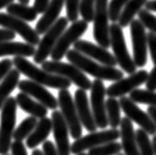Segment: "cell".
Here are the masks:
<instances>
[{"instance_id": "obj_1", "label": "cell", "mask_w": 156, "mask_h": 155, "mask_svg": "<svg viewBox=\"0 0 156 155\" xmlns=\"http://www.w3.org/2000/svg\"><path fill=\"white\" fill-rule=\"evenodd\" d=\"M13 65L16 67V69L20 72L21 74H23L30 80L38 83L44 86H49L52 89H69L72 82L68 79L61 77L59 75H55L49 72L45 71L43 69H39L36 67L34 64H32L27 59H25V57H14Z\"/></svg>"}, {"instance_id": "obj_2", "label": "cell", "mask_w": 156, "mask_h": 155, "mask_svg": "<svg viewBox=\"0 0 156 155\" xmlns=\"http://www.w3.org/2000/svg\"><path fill=\"white\" fill-rule=\"evenodd\" d=\"M66 57L68 61L77 66L83 73L93 76L98 80L116 82L123 79V72L115 69V67L105 66L102 64H98V62H94V60L82 54L81 52L77 51L76 49H71L68 51Z\"/></svg>"}, {"instance_id": "obj_3", "label": "cell", "mask_w": 156, "mask_h": 155, "mask_svg": "<svg viewBox=\"0 0 156 155\" xmlns=\"http://www.w3.org/2000/svg\"><path fill=\"white\" fill-rule=\"evenodd\" d=\"M121 28L122 27L119 23H112L110 25V46L117 65L127 74L131 75L136 72L137 66L135 65L134 60L131 58L127 50L123 31Z\"/></svg>"}, {"instance_id": "obj_4", "label": "cell", "mask_w": 156, "mask_h": 155, "mask_svg": "<svg viewBox=\"0 0 156 155\" xmlns=\"http://www.w3.org/2000/svg\"><path fill=\"white\" fill-rule=\"evenodd\" d=\"M16 97H9L1 108V124H0V155H6L11 148V138L13 137L16 124L17 111Z\"/></svg>"}, {"instance_id": "obj_5", "label": "cell", "mask_w": 156, "mask_h": 155, "mask_svg": "<svg viewBox=\"0 0 156 155\" xmlns=\"http://www.w3.org/2000/svg\"><path fill=\"white\" fill-rule=\"evenodd\" d=\"M41 67L49 73L68 79L82 90H89L92 88L93 82H90L85 73L74 64H67L60 61H45Z\"/></svg>"}, {"instance_id": "obj_6", "label": "cell", "mask_w": 156, "mask_h": 155, "mask_svg": "<svg viewBox=\"0 0 156 155\" xmlns=\"http://www.w3.org/2000/svg\"><path fill=\"white\" fill-rule=\"evenodd\" d=\"M69 19L67 17H60L58 21L44 34L40 43L38 44V48L35 55L33 57L34 62L36 64H43L47 60L49 56H51L52 51L54 50L57 42L60 39L61 35L65 32L67 28Z\"/></svg>"}, {"instance_id": "obj_7", "label": "cell", "mask_w": 156, "mask_h": 155, "mask_svg": "<svg viewBox=\"0 0 156 155\" xmlns=\"http://www.w3.org/2000/svg\"><path fill=\"white\" fill-rule=\"evenodd\" d=\"M58 101L61 112H62L64 118L68 124V127H69L71 136L75 140L81 138L83 134V124L80 120L75 100H73V97H72L68 89L60 90L58 93Z\"/></svg>"}, {"instance_id": "obj_8", "label": "cell", "mask_w": 156, "mask_h": 155, "mask_svg": "<svg viewBox=\"0 0 156 155\" xmlns=\"http://www.w3.org/2000/svg\"><path fill=\"white\" fill-rule=\"evenodd\" d=\"M108 0H96L94 16V38L100 46H110V25L108 24Z\"/></svg>"}, {"instance_id": "obj_9", "label": "cell", "mask_w": 156, "mask_h": 155, "mask_svg": "<svg viewBox=\"0 0 156 155\" xmlns=\"http://www.w3.org/2000/svg\"><path fill=\"white\" fill-rule=\"evenodd\" d=\"M87 26L89 24L85 20H77L76 22H73L71 27L68 28L61 35L54 50L52 51L51 58L53 61H60L66 56L72 45H74L85 34Z\"/></svg>"}, {"instance_id": "obj_10", "label": "cell", "mask_w": 156, "mask_h": 155, "mask_svg": "<svg viewBox=\"0 0 156 155\" xmlns=\"http://www.w3.org/2000/svg\"><path fill=\"white\" fill-rule=\"evenodd\" d=\"M120 137V130L116 128H112L108 130L94 131L90 132L86 136L76 139L73 145H71L72 154H79L83 152L85 150H90L98 145L105 144V143L115 141Z\"/></svg>"}, {"instance_id": "obj_11", "label": "cell", "mask_w": 156, "mask_h": 155, "mask_svg": "<svg viewBox=\"0 0 156 155\" xmlns=\"http://www.w3.org/2000/svg\"><path fill=\"white\" fill-rule=\"evenodd\" d=\"M130 35L132 40L133 60L138 68H142L147 63V33L145 27L139 19H133L130 25Z\"/></svg>"}, {"instance_id": "obj_12", "label": "cell", "mask_w": 156, "mask_h": 155, "mask_svg": "<svg viewBox=\"0 0 156 155\" xmlns=\"http://www.w3.org/2000/svg\"><path fill=\"white\" fill-rule=\"evenodd\" d=\"M106 96V89L101 80L96 79L90 88V104L97 125L101 129L108 125V114H106V104L105 97Z\"/></svg>"}, {"instance_id": "obj_13", "label": "cell", "mask_w": 156, "mask_h": 155, "mask_svg": "<svg viewBox=\"0 0 156 155\" xmlns=\"http://www.w3.org/2000/svg\"><path fill=\"white\" fill-rule=\"evenodd\" d=\"M119 104L125 115L131 122L137 123L148 134H156V125L150 118V115L147 112H144L140 107H138L136 105V103H134L130 97H121L119 100Z\"/></svg>"}, {"instance_id": "obj_14", "label": "cell", "mask_w": 156, "mask_h": 155, "mask_svg": "<svg viewBox=\"0 0 156 155\" xmlns=\"http://www.w3.org/2000/svg\"><path fill=\"white\" fill-rule=\"evenodd\" d=\"M0 26L2 28L9 29L11 31L17 33L25 40L26 43L31 45H38L40 43L39 34L35 29L27 24V22L19 19L13 15L0 12Z\"/></svg>"}, {"instance_id": "obj_15", "label": "cell", "mask_w": 156, "mask_h": 155, "mask_svg": "<svg viewBox=\"0 0 156 155\" xmlns=\"http://www.w3.org/2000/svg\"><path fill=\"white\" fill-rule=\"evenodd\" d=\"M148 73L145 70H140L129 75L127 78H123L112 84L106 89V96L108 97H121L125 94L130 93L132 90L137 89L144 83H146Z\"/></svg>"}, {"instance_id": "obj_16", "label": "cell", "mask_w": 156, "mask_h": 155, "mask_svg": "<svg viewBox=\"0 0 156 155\" xmlns=\"http://www.w3.org/2000/svg\"><path fill=\"white\" fill-rule=\"evenodd\" d=\"M53 134L56 141V148L59 155H71V145L69 141V127L62 112L55 111L52 112Z\"/></svg>"}, {"instance_id": "obj_17", "label": "cell", "mask_w": 156, "mask_h": 155, "mask_svg": "<svg viewBox=\"0 0 156 155\" xmlns=\"http://www.w3.org/2000/svg\"><path fill=\"white\" fill-rule=\"evenodd\" d=\"M18 89L21 92L29 94L30 97H33L49 109L55 111L59 107V101L53 96V93L49 92L46 88H44V86L32 80L20 81L18 84Z\"/></svg>"}, {"instance_id": "obj_18", "label": "cell", "mask_w": 156, "mask_h": 155, "mask_svg": "<svg viewBox=\"0 0 156 155\" xmlns=\"http://www.w3.org/2000/svg\"><path fill=\"white\" fill-rule=\"evenodd\" d=\"M74 49L87 56L89 58L96 60L102 65L109 67H115L117 65L115 56L100 45H94L86 40H78L74 44Z\"/></svg>"}, {"instance_id": "obj_19", "label": "cell", "mask_w": 156, "mask_h": 155, "mask_svg": "<svg viewBox=\"0 0 156 155\" xmlns=\"http://www.w3.org/2000/svg\"><path fill=\"white\" fill-rule=\"evenodd\" d=\"M75 104L77 107V111L79 114L80 120H81L83 127L89 132L97 131V122L94 120L92 108L90 107L89 97L85 90L79 89L75 93Z\"/></svg>"}, {"instance_id": "obj_20", "label": "cell", "mask_w": 156, "mask_h": 155, "mask_svg": "<svg viewBox=\"0 0 156 155\" xmlns=\"http://www.w3.org/2000/svg\"><path fill=\"white\" fill-rule=\"evenodd\" d=\"M65 1L66 0H51L50 4L43 13V16L39 19L36 24L35 30L39 35L45 34L58 21L61 11L65 5Z\"/></svg>"}, {"instance_id": "obj_21", "label": "cell", "mask_w": 156, "mask_h": 155, "mask_svg": "<svg viewBox=\"0 0 156 155\" xmlns=\"http://www.w3.org/2000/svg\"><path fill=\"white\" fill-rule=\"evenodd\" d=\"M120 139L125 155H140L132 122L127 116L121 118Z\"/></svg>"}, {"instance_id": "obj_22", "label": "cell", "mask_w": 156, "mask_h": 155, "mask_svg": "<svg viewBox=\"0 0 156 155\" xmlns=\"http://www.w3.org/2000/svg\"><path fill=\"white\" fill-rule=\"evenodd\" d=\"M52 130V119L48 118H40V122H38L35 129L33 130V132L29 135L27 140H26V145L33 150V148H36L39 144L46 141Z\"/></svg>"}, {"instance_id": "obj_23", "label": "cell", "mask_w": 156, "mask_h": 155, "mask_svg": "<svg viewBox=\"0 0 156 155\" xmlns=\"http://www.w3.org/2000/svg\"><path fill=\"white\" fill-rule=\"evenodd\" d=\"M36 49L34 45L21 42H7L0 43V58L5 56H19V57H34Z\"/></svg>"}, {"instance_id": "obj_24", "label": "cell", "mask_w": 156, "mask_h": 155, "mask_svg": "<svg viewBox=\"0 0 156 155\" xmlns=\"http://www.w3.org/2000/svg\"><path fill=\"white\" fill-rule=\"evenodd\" d=\"M16 101L23 111L35 116L37 118H46V115L48 113V108L41 103L33 100V99L30 97L29 94L25 93L23 92L17 93Z\"/></svg>"}, {"instance_id": "obj_25", "label": "cell", "mask_w": 156, "mask_h": 155, "mask_svg": "<svg viewBox=\"0 0 156 155\" xmlns=\"http://www.w3.org/2000/svg\"><path fill=\"white\" fill-rule=\"evenodd\" d=\"M20 72L17 69H12L0 84V111L4 105L5 101L8 100L10 93L18 86L20 80Z\"/></svg>"}, {"instance_id": "obj_26", "label": "cell", "mask_w": 156, "mask_h": 155, "mask_svg": "<svg viewBox=\"0 0 156 155\" xmlns=\"http://www.w3.org/2000/svg\"><path fill=\"white\" fill-rule=\"evenodd\" d=\"M147 1L148 0H129L120 14L119 24L122 28L130 25L131 21L134 19V16L139 13L143 6H145Z\"/></svg>"}, {"instance_id": "obj_27", "label": "cell", "mask_w": 156, "mask_h": 155, "mask_svg": "<svg viewBox=\"0 0 156 155\" xmlns=\"http://www.w3.org/2000/svg\"><path fill=\"white\" fill-rule=\"evenodd\" d=\"M7 13L19 19H22L26 22H32L36 20L38 12L34 7H29L28 5L22 3H11L9 6L6 7Z\"/></svg>"}, {"instance_id": "obj_28", "label": "cell", "mask_w": 156, "mask_h": 155, "mask_svg": "<svg viewBox=\"0 0 156 155\" xmlns=\"http://www.w3.org/2000/svg\"><path fill=\"white\" fill-rule=\"evenodd\" d=\"M106 104V114H108V125L112 128H116L120 126V104L119 100H115V97H108L105 101Z\"/></svg>"}, {"instance_id": "obj_29", "label": "cell", "mask_w": 156, "mask_h": 155, "mask_svg": "<svg viewBox=\"0 0 156 155\" xmlns=\"http://www.w3.org/2000/svg\"><path fill=\"white\" fill-rule=\"evenodd\" d=\"M37 123H38L37 118H35V116H33V115L25 118L23 122L19 124L17 129L14 130L13 132L14 140L23 141L25 138L27 139L29 135L32 133L34 129H35Z\"/></svg>"}, {"instance_id": "obj_30", "label": "cell", "mask_w": 156, "mask_h": 155, "mask_svg": "<svg viewBox=\"0 0 156 155\" xmlns=\"http://www.w3.org/2000/svg\"><path fill=\"white\" fill-rule=\"evenodd\" d=\"M129 97L136 104H143L150 105V107H156V93L153 90L135 89L129 93Z\"/></svg>"}, {"instance_id": "obj_31", "label": "cell", "mask_w": 156, "mask_h": 155, "mask_svg": "<svg viewBox=\"0 0 156 155\" xmlns=\"http://www.w3.org/2000/svg\"><path fill=\"white\" fill-rule=\"evenodd\" d=\"M135 135L140 155H154L153 146H152V142L149 139L147 132L142 128H139L136 130Z\"/></svg>"}, {"instance_id": "obj_32", "label": "cell", "mask_w": 156, "mask_h": 155, "mask_svg": "<svg viewBox=\"0 0 156 155\" xmlns=\"http://www.w3.org/2000/svg\"><path fill=\"white\" fill-rule=\"evenodd\" d=\"M122 149V145L119 142L112 141L98 145L89 150V155H117Z\"/></svg>"}, {"instance_id": "obj_33", "label": "cell", "mask_w": 156, "mask_h": 155, "mask_svg": "<svg viewBox=\"0 0 156 155\" xmlns=\"http://www.w3.org/2000/svg\"><path fill=\"white\" fill-rule=\"evenodd\" d=\"M129 0H110L108 3V16L112 23L119 22L120 14Z\"/></svg>"}, {"instance_id": "obj_34", "label": "cell", "mask_w": 156, "mask_h": 155, "mask_svg": "<svg viewBox=\"0 0 156 155\" xmlns=\"http://www.w3.org/2000/svg\"><path fill=\"white\" fill-rule=\"evenodd\" d=\"M94 9H96V0H81L80 3V15L83 20L87 23L94 20Z\"/></svg>"}, {"instance_id": "obj_35", "label": "cell", "mask_w": 156, "mask_h": 155, "mask_svg": "<svg viewBox=\"0 0 156 155\" xmlns=\"http://www.w3.org/2000/svg\"><path fill=\"white\" fill-rule=\"evenodd\" d=\"M138 19L142 22L144 27L149 29L150 31L156 33V16L152 14L150 11L146 9H141L139 11Z\"/></svg>"}, {"instance_id": "obj_36", "label": "cell", "mask_w": 156, "mask_h": 155, "mask_svg": "<svg viewBox=\"0 0 156 155\" xmlns=\"http://www.w3.org/2000/svg\"><path fill=\"white\" fill-rule=\"evenodd\" d=\"M80 3L81 0H66V13L67 18L71 22H76L80 16Z\"/></svg>"}, {"instance_id": "obj_37", "label": "cell", "mask_w": 156, "mask_h": 155, "mask_svg": "<svg viewBox=\"0 0 156 155\" xmlns=\"http://www.w3.org/2000/svg\"><path fill=\"white\" fill-rule=\"evenodd\" d=\"M147 42H148V49L150 51L152 63L156 66V33L148 32L147 33Z\"/></svg>"}, {"instance_id": "obj_38", "label": "cell", "mask_w": 156, "mask_h": 155, "mask_svg": "<svg viewBox=\"0 0 156 155\" xmlns=\"http://www.w3.org/2000/svg\"><path fill=\"white\" fill-rule=\"evenodd\" d=\"M12 65L13 61H11L10 59H4L0 61V82H2L7 74L12 70Z\"/></svg>"}, {"instance_id": "obj_39", "label": "cell", "mask_w": 156, "mask_h": 155, "mask_svg": "<svg viewBox=\"0 0 156 155\" xmlns=\"http://www.w3.org/2000/svg\"><path fill=\"white\" fill-rule=\"evenodd\" d=\"M10 149L11 152H12V155H28L24 143L22 141L15 140L14 142H12Z\"/></svg>"}, {"instance_id": "obj_40", "label": "cell", "mask_w": 156, "mask_h": 155, "mask_svg": "<svg viewBox=\"0 0 156 155\" xmlns=\"http://www.w3.org/2000/svg\"><path fill=\"white\" fill-rule=\"evenodd\" d=\"M146 89L149 90H156V66H154L153 69L148 74L147 81L145 83Z\"/></svg>"}, {"instance_id": "obj_41", "label": "cell", "mask_w": 156, "mask_h": 155, "mask_svg": "<svg viewBox=\"0 0 156 155\" xmlns=\"http://www.w3.org/2000/svg\"><path fill=\"white\" fill-rule=\"evenodd\" d=\"M15 36H16V33L11 31L9 29H6V28L0 29V43L14 40Z\"/></svg>"}, {"instance_id": "obj_42", "label": "cell", "mask_w": 156, "mask_h": 155, "mask_svg": "<svg viewBox=\"0 0 156 155\" xmlns=\"http://www.w3.org/2000/svg\"><path fill=\"white\" fill-rule=\"evenodd\" d=\"M51 0H35L34 1L33 7L35 8V10L39 13H44L45 10L47 9V7L50 4Z\"/></svg>"}, {"instance_id": "obj_43", "label": "cell", "mask_w": 156, "mask_h": 155, "mask_svg": "<svg viewBox=\"0 0 156 155\" xmlns=\"http://www.w3.org/2000/svg\"><path fill=\"white\" fill-rule=\"evenodd\" d=\"M43 152L44 155H59L54 143L49 140L43 143Z\"/></svg>"}, {"instance_id": "obj_44", "label": "cell", "mask_w": 156, "mask_h": 155, "mask_svg": "<svg viewBox=\"0 0 156 155\" xmlns=\"http://www.w3.org/2000/svg\"><path fill=\"white\" fill-rule=\"evenodd\" d=\"M145 9L152 12H156V0H148L145 4Z\"/></svg>"}, {"instance_id": "obj_45", "label": "cell", "mask_w": 156, "mask_h": 155, "mask_svg": "<svg viewBox=\"0 0 156 155\" xmlns=\"http://www.w3.org/2000/svg\"><path fill=\"white\" fill-rule=\"evenodd\" d=\"M147 113L150 115V118L154 122L156 125V107H149L147 108Z\"/></svg>"}, {"instance_id": "obj_46", "label": "cell", "mask_w": 156, "mask_h": 155, "mask_svg": "<svg viewBox=\"0 0 156 155\" xmlns=\"http://www.w3.org/2000/svg\"><path fill=\"white\" fill-rule=\"evenodd\" d=\"M14 0H0V9L6 8L7 6H9L11 3H13Z\"/></svg>"}, {"instance_id": "obj_47", "label": "cell", "mask_w": 156, "mask_h": 155, "mask_svg": "<svg viewBox=\"0 0 156 155\" xmlns=\"http://www.w3.org/2000/svg\"><path fill=\"white\" fill-rule=\"evenodd\" d=\"M152 146H153L154 155H156V134L153 136V139H152Z\"/></svg>"}, {"instance_id": "obj_48", "label": "cell", "mask_w": 156, "mask_h": 155, "mask_svg": "<svg viewBox=\"0 0 156 155\" xmlns=\"http://www.w3.org/2000/svg\"><path fill=\"white\" fill-rule=\"evenodd\" d=\"M32 155H44V152H42L40 149H34Z\"/></svg>"}, {"instance_id": "obj_49", "label": "cell", "mask_w": 156, "mask_h": 155, "mask_svg": "<svg viewBox=\"0 0 156 155\" xmlns=\"http://www.w3.org/2000/svg\"><path fill=\"white\" fill-rule=\"evenodd\" d=\"M19 3H22V4H25V5H28L30 0H18Z\"/></svg>"}, {"instance_id": "obj_50", "label": "cell", "mask_w": 156, "mask_h": 155, "mask_svg": "<svg viewBox=\"0 0 156 155\" xmlns=\"http://www.w3.org/2000/svg\"><path fill=\"white\" fill-rule=\"evenodd\" d=\"M77 155H89V154H87V153H83V152H81V153H79Z\"/></svg>"}, {"instance_id": "obj_51", "label": "cell", "mask_w": 156, "mask_h": 155, "mask_svg": "<svg viewBox=\"0 0 156 155\" xmlns=\"http://www.w3.org/2000/svg\"><path fill=\"white\" fill-rule=\"evenodd\" d=\"M117 155H125V154H121V153H119V154H117Z\"/></svg>"}, {"instance_id": "obj_52", "label": "cell", "mask_w": 156, "mask_h": 155, "mask_svg": "<svg viewBox=\"0 0 156 155\" xmlns=\"http://www.w3.org/2000/svg\"><path fill=\"white\" fill-rule=\"evenodd\" d=\"M6 155H8V154H6Z\"/></svg>"}]
</instances>
